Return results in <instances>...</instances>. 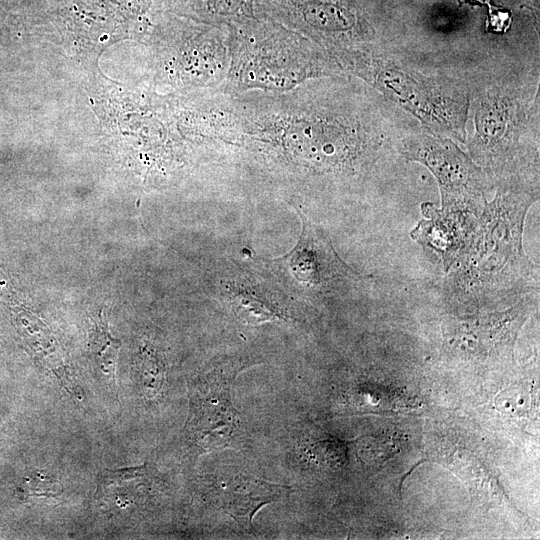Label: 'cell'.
Returning a JSON list of instances; mask_svg holds the SVG:
<instances>
[{
  "mask_svg": "<svg viewBox=\"0 0 540 540\" xmlns=\"http://www.w3.org/2000/svg\"><path fill=\"white\" fill-rule=\"evenodd\" d=\"M472 160L492 187L538 190L539 98L512 84H491L474 98Z\"/></svg>",
  "mask_w": 540,
  "mask_h": 540,
  "instance_id": "1",
  "label": "cell"
},
{
  "mask_svg": "<svg viewBox=\"0 0 540 540\" xmlns=\"http://www.w3.org/2000/svg\"><path fill=\"white\" fill-rule=\"evenodd\" d=\"M348 67L399 108L414 116L426 131L466 143L472 94L458 80L427 76L391 54L364 48L341 50Z\"/></svg>",
  "mask_w": 540,
  "mask_h": 540,
  "instance_id": "2",
  "label": "cell"
},
{
  "mask_svg": "<svg viewBox=\"0 0 540 540\" xmlns=\"http://www.w3.org/2000/svg\"><path fill=\"white\" fill-rule=\"evenodd\" d=\"M493 201L486 202L477 231L463 265L465 290L494 296L517 290L527 282L531 264L522 247L524 218L538 198V190L498 186Z\"/></svg>",
  "mask_w": 540,
  "mask_h": 540,
  "instance_id": "3",
  "label": "cell"
},
{
  "mask_svg": "<svg viewBox=\"0 0 540 540\" xmlns=\"http://www.w3.org/2000/svg\"><path fill=\"white\" fill-rule=\"evenodd\" d=\"M398 148L406 160L423 164L435 176L442 209L481 213L486 193L493 187L482 169L453 140L416 129L402 136Z\"/></svg>",
  "mask_w": 540,
  "mask_h": 540,
  "instance_id": "4",
  "label": "cell"
},
{
  "mask_svg": "<svg viewBox=\"0 0 540 540\" xmlns=\"http://www.w3.org/2000/svg\"><path fill=\"white\" fill-rule=\"evenodd\" d=\"M236 366L214 368L191 384L190 411L185 434L196 454L229 447L240 430L231 399Z\"/></svg>",
  "mask_w": 540,
  "mask_h": 540,
  "instance_id": "5",
  "label": "cell"
},
{
  "mask_svg": "<svg viewBox=\"0 0 540 540\" xmlns=\"http://www.w3.org/2000/svg\"><path fill=\"white\" fill-rule=\"evenodd\" d=\"M258 8L332 40H370L372 29L353 0H258Z\"/></svg>",
  "mask_w": 540,
  "mask_h": 540,
  "instance_id": "6",
  "label": "cell"
},
{
  "mask_svg": "<svg viewBox=\"0 0 540 540\" xmlns=\"http://www.w3.org/2000/svg\"><path fill=\"white\" fill-rule=\"evenodd\" d=\"M429 220L420 221L411 233L419 243L441 255L446 269L468 253L478 226L480 214L461 209H436L424 205Z\"/></svg>",
  "mask_w": 540,
  "mask_h": 540,
  "instance_id": "7",
  "label": "cell"
},
{
  "mask_svg": "<svg viewBox=\"0 0 540 540\" xmlns=\"http://www.w3.org/2000/svg\"><path fill=\"white\" fill-rule=\"evenodd\" d=\"M289 487L273 484L244 471L226 474L215 487L221 510L242 527L252 529L254 514L264 505L285 498Z\"/></svg>",
  "mask_w": 540,
  "mask_h": 540,
  "instance_id": "8",
  "label": "cell"
},
{
  "mask_svg": "<svg viewBox=\"0 0 540 540\" xmlns=\"http://www.w3.org/2000/svg\"><path fill=\"white\" fill-rule=\"evenodd\" d=\"M290 267L298 279L314 285L352 274L329 240L306 220L301 239L291 254Z\"/></svg>",
  "mask_w": 540,
  "mask_h": 540,
  "instance_id": "9",
  "label": "cell"
},
{
  "mask_svg": "<svg viewBox=\"0 0 540 540\" xmlns=\"http://www.w3.org/2000/svg\"><path fill=\"white\" fill-rule=\"evenodd\" d=\"M21 332L37 361L55 376L71 397L81 401L82 389L76 381L71 367L55 337L48 327L34 316H23L19 320Z\"/></svg>",
  "mask_w": 540,
  "mask_h": 540,
  "instance_id": "10",
  "label": "cell"
},
{
  "mask_svg": "<svg viewBox=\"0 0 540 540\" xmlns=\"http://www.w3.org/2000/svg\"><path fill=\"white\" fill-rule=\"evenodd\" d=\"M121 342L112 336L101 314L93 321L89 333V349L92 360L107 380L110 387L116 388V368Z\"/></svg>",
  "mask_w": 540,
  "mask_h": 540,
  "instance_id": "11",
  "label": "cell"
},
{
  "mask_svg": "<svg viewBox=\"0 0 540 540\" xmlns=\"http://www.w3.org/2000/svg\"><path fill=\"white\" fill-rule=\"evenodd\" d=\"M253 0H172L175 10L205 19L251 16Z\"/></svg>",
  "mask_w": 540,
  "mask_h": 540,
  "instance_id": "12",
  "label": "cell"
},
{
  "mask_svg": "<svg viewBox=\"0 0 540 540\" xmlns=\"http://www.w3.org/2000/svg\"><path fill=\"white\" fill-rule=\"evenodd\" d=\"M138 373L141 390L145 397L157 398L164 384L163 365L155 356L146 353L139 360Z\"/></svg>",
  "mask_w": 540,
  "mask_h": 540,
  "instance_id": "13",
  "label": "cell"
},
{
  "mask_svg": "<svg viewBox=\"0 0 540 540\" xmlns=\"http://www.w3.org/2000/svg\"><path fill=\"white\" fill-rule=\"evenodd\" d=\"M19 495L26 500L55 498L61 495V484L40 471L27 476L19 486Z\"/></svg>",
  "mask_w": 540,
  "mask_h": 540,
  "instance_id": "14",
  "label": "cell"
},
{
  "mask_svg": "<svg viewBox=\"0 0 540 540\" xmlns=\"http://www.w3.org/2000/svg\"><path fill=\"white\" fill-rule=\"evenodd\" d=\"M532 402V392L524 385L511 386L496 398L498 409L510 414H522L529 411Z\"/></svg>",
  "mask_w": 540,
  "mask_h": 540,
  "instance_id": "15",
  "label": "cell"
},
{
  "mask_svg": "<svg viewBox=\"0 0 540 540\" xmlns=\"http://www.w3.org/2000/svg\"><path fill=\"white\" fill-rule=\"evenodd\" d=\"M3 1L5 2L6 0H0V3L3 2Z\"/></svg>",
  "mask_w": 540,
  "mask_h": 540,
  "instance_id": "16",
  "label": "cell"
},
{
  "mask_svg": "<svg viewBox=\"0 0 540 540\" xmlns=\"http://www.w3.org/2000/svg\"><path fill=\"white\" fill-rule=\"evenodd\" d=\"M0 12H2V11H1V8H0Z\"/></svg>",
  "mask_w": 540,
  "mask_h": 540,
  "instance_id": "17",
  "label": "cell"
}]
</instances>
